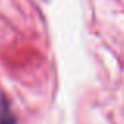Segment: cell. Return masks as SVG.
Here are the masks:
<instances>
[{
  "label": "cell",
  "mask_w": 124,
  "mask_h": 124,
  "mask_svg": "<svg viewBox=\"0 0 124 124\" xmlns=\"http://www.w3.org/2000/svg\"><path fill=\"white\" fill-rule=\"evenodd\" d=\"M0 124H17L11 105L6 99H0Z\"/></svg>",
  "instance_id": "obj_1"
}]
</instances>
